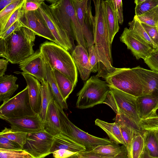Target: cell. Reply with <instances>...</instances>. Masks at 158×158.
<instances>
[{
  "label": "cell",
  "mask_w": 158,
  "mask_h": 158,
  "mask_svg": "<svg viewBox=\"0 0 158 158\" xmlns=\"http://www.w3.org/2000/svg\"><path fill=\"white\" fill-rule=\"evenodd\" d=\"M95 7L93 35L94 46L98 60L97 75L105 77L117 68L113 66L109 31L104 0H93Z\"/></svg>",
  "instance_id": "6da1fadb"
},
{
  "label": "cell",
  "mask_w": 158,
  "mask_h": 158,
  "mask_svg": "<svg viewBox=\"0 0 158 158\" xmlns=\"http://www.w3.org/2000/svg\"><path fill=\"white\" fill-rule=\"evenodd\" d=\"M36 35L27 27H21L5 39L0 38V56L12 64H19L33 54Z\"/></svg>",
  "instance_id": "7a4b0ae2"
},
{
  "label": "cell",
  "mask_w": 158,
  "mask_h": 158,
  "mask_svg": "<svg viewBox=\"0 0 158 158\" xmlns=\"http://www.w3.org/2000/svg\"><path fill=\"white\" fill-rule=\"evenodd\" d=\"M40 50L44 61L64 74L75 87L77 82V68L69 52L55 43L48 41L41 44Z\"/></svg>",
  "instance_id": "3957f363"
},
{
  "label": "cell",
  "mask_w": 158,
  "mask_h": 158,
  "mask_svg": "<svg viewBox=\"0 0 158 158\" xmlns=\"http://www.w3.org/2000/svg\"><path fill=\"white\" fill-rule=\"evenodd\" d=\"M51 11L63 28L78 45L85 49L86 44L81 25L77 17L71 0H47Z\"/></svg>",
  "instance_id": "277c9868"
},
{
  "label": "cell",
  "mask_w": 158,
  "mask_h": 158,
  "mask_svg": "<svg viewBox=\"0 0 158 158\" xmlns=\"http://www.w3.org/2000/svg\"><path fill=\"white\" fill-rule=\"evenodd\" d=\"M110 91V87L106 81L92 76L77 94L76 107L83 109L103 103Z\"/></svg>",
  "instance_id": "5b68a950"
},
{
  "label": "cell",
  "mask_w": 158,
  "mask_h": 158,
  "mask_svg": "<svg viewBox=\"0 0 158 158\" xmlns=\"http://www.w3.org/2000/svg\"><path fill=\"white\" fill-rule=\"evenodd\" d=\"M103 78L110 87L137 97L142 96V84L132 68H117Z\"/></svg>",
  "instance_id": "8992f818"
},
{
  "label": "cell",
  "mask_w": 158,
  "mask_h": 158,
  "mask_svg": "<svg viewBox=\"0 0 158 158\" xmlns=\"http://www.w3.org/2000/svg\"><path fill=\"white\" fill-rule=\"evenodd\" d=\"M110 88L109 93L103 103L109 106L116 115L125 117L139 126L141 119L138 114L137 97L113 88Z\"/></svg>",
  "instance_id": "52a82bcc"
},
{
  "label": "cell",
  "mask_w": 158,
  "mask_h": 158,
  "mask_svg": "<svg viewBox=\"0 0 158 158\" xmlns=\"http://www.w3.org/2000/svg\"><path fill=\"white\" fill-rule=\"evenodd\" d=\"M58 108L61 133L83 146L86 149L111 143L107 139L98 137L82 130L70 121L63 109L59 106Z\"/></svg>",
  "instance_id": "ba28073f"
},
{
  "label": "cell",
  "mask_w": 158,
  "mask_h": 158,
  "mask_svg": "<svg viewBox=\"0 0 158 158\" xmlns=\"http://www.w3.org/2000/svg\"><path fill=\"white\" fill-rule=\"evenodd\" d=\"M30 102L27 87L5 102L0 107V118H20L35 115Z\"/></svg>",
  "instance_id": "9c48e42d"
},
{
  "label": "cell",
  "mask_w": 158,
  "mask_h": 158,
  "mask_svg": "<svg viewBox=\"0 0 158 158\" xmlns=\"http://www.w3.org/2000/svg\"><path fill=\"white\" fill-rule=\"evenodd\" d=\"M39 10L55 37L56 44L67 51L72 52L74 50L73 39L59 23L53 14L49 6L44 2Z\"/></svg>",
  "instance_id": "30bf717a"
},
{
  "label": "cell",
  "mask_w": 158,
  "mask_h": 158,
  "mask_svg": "<svg viewBox=\"0 0 158 158\" xmlns=\"http://www.w3.org/2000/svg\"><path fill=\"white\" fill-rule=\"evenodd\" d=\"M53 138L44 130L28 133L23 149L32 158H44L51 154Z\"/></svg>",
  "instance_id": "8fae6325"
},
{
  "label": "cell",
  "mask_w": 158,
  "mask_h": 158,
  "mask_svg": "<svg viewBox=\"0 0 158 158\" xmlns=\"http://www.w3.org/2000/svg\"><path fill=\"white\" fill-rule=\"evenodd\" d=\"M71 0L87 47L94 45L93 31L94 19L91 12V1Z\"/></svg>",
  "instance_id": "7c38bea8"
},
{
  "label": "cell",
  "mask_w": 158,
  "mask_h": 158,
  "mask_svg": "<svg viewBox=\"0 0 158 158\" xmlns=\"http://www.w3.org/2000/svg\"><path fill=\"white\" fill-rule=\"evenodd\" d=\"M19 20L23 27L28 28L34 31L36 35L56 44L55 37L48 28L39 9L35 11H27L23 8L22 14Z\"/></svg>",
  "instance_id": "4fadbf2b"
},
{
  "label": "cell",
  "mask_w": 158,
  "mask_h": 158,
  "mask_svg": "<svg viewBox=\"0 0 158 158\" xmlns=\"http://www.w3.org/2000/svg\"><path fill=\"white\" fill-rule=\"evenodd\" d=\"M120 40L131 51L137 60L142 58L144 60L156 51L127 27L124 29Z\"/></svg>",
  "instance_id": "5bb4252c"
},
{
  "label": "cell",
  "mask_w": 158,
  "mask_h": 158,
  "mask_svg": "<svg viewBox=\"0 0 158 158\" xmlns=\"http://www.w3.org/2000/svg\"><path fill=\"white\" fill-rule=\"evenodd\" d=\"M23 73L30 75L40 82L46 79V63L42 57L40 49L19 64Z\"/></svg>",
  "instance_id": "9a60e30c"
},
{
  "label": "cell",
  "mask_w": 158,
  "mask_h": 158,
  "mask_svg": "<svg viewBox=\"0 0 158 158\" xmlns=\"http://www.w3.org/2000/svg\"><path fill=\"white\" fill-rule=\"evenodd\" d=\"M1 119L9 123L10 128L16 131L28 134L44 130V123L38 114L18 118Z\"/></svg>",
  "instance_id": "2e32d148"
},
{
  "label": "cell",
  "mask_w": 158,
  "mask_h": 158,
  "mask_svg": "<svg viewBox=\"0 0 158 158\" xmlns=\"http://www.w3.org/2000/svg\"><path fill=\"white\" fill-rule=\"evenodd\" d=\"M137 73L143 85L142 96L158 95V71L138 66L132 68Z\"/></svg>",
  "instance_id": "e0dca14e"
},
{
  "label": "cell",
  "mask_w": 158,
  "mask_h": 158,
  "mask_svg": "<svg viewBox=\"0 0 158 158\" xmlns=\"http://www.w3.org/2000/svg\"><path fill=\"white\" fill-rule=\"evenodd\" d=\"M71 56L81 79L84 81L88 80L92 72V68L87 49L78 45L72 52Z\"/></svg>",
  "instance_id": "ac0fdd59"
},
{
  "label": "cell",
  "mask_w": 158,
  "mask_h": 158,
  "mask_svg": "<svg viewBox=\"0 0 158 158\" xmlns=\"http://www.w3.org/2000/svg\"><path fill=\"white\" fill-rule=\"evenodd\" d=\"M59 106L54 99L50 102L44 123V130L53 136L61 133Z\"/></svg>",
  "instance_id": "d6986e66"
},
{
  "label": "cell",
  "mask_w": 158,
  "mask_h": 158,
  "mask_svg": "<svg viewBox=\"0 0 158 158\" xmlns=\"http://www.w3.org/2000/svg\"><path fill=\"white\" fill-rule=\"evenodd\" d=\"M19 73L23 76L26 82L31 107L36 114H39L41 106V84L33 76Z\"/></svg>",
  "instance_id": "ffe728a7"
},
{
  "label": "cell",
  "mask_w": 158,
  "mask_h": 158,
  "mask_svg": "<svg viewBox=\"0 0 158 158\" xmlns=\"http://www.w3.org/2000/svg\"><path fill=\"white\" fill-rule=\"evenodd\" d=\"M136 102L138 114L141 120L155 114L158 110V95H147L137 97Z\"/></svg>",
  "instance_id": "44dd1931"
},
{
  "label": "cell",
  "mask_w": 158,
  "mask_h": 158,
  "mask_svg": "<svg viewBox=\"0 0 158 158\" xmlns=\"http://www.w3.org/2000/svg\"><path fill=\"white\" fill-rule=\"evenodd\" d=\"M60 149H66L77 153L86 150L84 146L78 143L62 133L53 136L50 153H52L56 150Z\"/></svg>",
  "instance_id": "7402d4cb"
},
{
  "label": "cell",
  "mask_w": 158,
  "mask_h": 158,
  "mask_svg": "<svg viewBox=\"0 0 158 158\" xmlns=\"http://www.w3.org/2000/svg\"><path fill=\"white\" fill-rule=\"evenodd\" d=\"M125 145L120 146L119 144L111 142V143L98 146L94 148L86 149L78 153L80 155H90L99 156H114L120 152Z\"/></svg>",
  "instance_id": "603a6c76"
},
{
  "label": "cell",
  "mask_w": 158,
  "mask_h": 158,
  "mask_svg": "<svg viewBox=\"0 0 158 158\" xmlns=\"http://www.w3.org/2000/svg\"><path fill=\"white\" fill-rule=\"evenodd\" d=\"M95 123V125L99 127L106 132L111 142L121 144L126 146L120 126L117 122H115L110 123L98 118L96 119Z\"/></svg>",
  "instance_id": "cb8c5ba5"
},
{
  "label": "cell",
  "mask_w": 158,
  "mask_h": 158,
  "mask_svg": "<svg viewBox=\"0 0 158 158\" xmlns=\"http://www.w3.org/2000/svg\"><path fill=\"white\" fill-rule=\"evenodd\" d=\"M18 78L13 75L0 77V102H5L10 98L19 87L16 84Z\"/></svg>",
  "instance_id": "d4e9b609"
},
{
  "label": "cell",
  "mask_w": 158,
  "mask_h": 158,
  "mask_svg": "<svg viewBox=\"0 0 158 158\" xmlns=\"http://www.w3.org/2000/svg\"><path fill=\"white\" fill-rule=\"evenodd\" d=\"M106 16L109 31L110 43L119 30L117 14L112 0H104Z\"/></svg>",
  "instance_id": "484cf974"
},
{
  "label": "cell",
  "mask_w": 158,
  "mask_h": 158,
  "mask_svg": "<svg viewBox=\"0 0 158 158\" xmlns=\"http://www.w3.org/2000/svg\"><path fill=\"white\" fill-rule=\"evenodd\" d=\"M45 62L46 68V81L51 88L54 99L63 110H67L68 108L67 104L59 90L54 77L52 69L48 64Z\"/></svg>",
  "instance_id": "4316f807"
},
{
  "label": "cell",
  "mask_w": 158,
  "mask_h": 158,
  "mask_svg": "<svg viewBox=\"0 0 158 158\" xmlns=\"http://www.w3.org/2000/svg\"><path fill=\"white\" fill-rule=\"evenodd\" d=\"M41 106L39 115L44 123L48 106L50 102L54 99L48 82L44 80L41 82Z\"/></svg>",
  "instance_id": "83f0119b"
},
{
  "label": "cell",
  "mask_w": 158,
  "mask_h": 158,
  "mask_svg": "<svg viewBox=\"0 0 158 158\" xmlns=\"http://www.w3.org/2000/svg\"><path fill=\"white\" fill-rule=\"evenodd\" d=\"M52 69L59 90L64 99L66 101L75 87L64 74L55 69Z\"/></svg>",
  "instance_id": "f1b7e54d"
},
{
  "label": "cell",
  "mask_w": 158,
  "mask_h": 158,
  "mask_svg": "<svg viewBox=\"0 0 158 158\" xmlns=\"http://www.w3.org/2000/svg\"><path fill=\"white\" fill-rule=\"evenodd\" d=\"M127 149L128 158H142L145 150V133L135 135Z\"/></svg>",
  "instance_id": "f546056e"
},
{
  "label": "cell",
  "mask_w": 158,
  "mask_h": 158,
  "mask_svg": "<svg viewBox=\"0 0 158 158\" xmlns=\"http://www.w3.org/2000/svg\"><path fill=\"white\" fill-rule=\"evenodd\" d=\"M145 150L151 156L158 158V131H146Z\"/></svg>",
  "instance_id": "4dcf8cb0"
},
{
  "label": "cell",
  "mask_w": 158,
  "mask_h": 158,
  "mask_svg": "<svg viewBox=\"0 0 158 158\" xmlns=\"http://www.w3.org/2000/svg\"><path fill=\"white\" fill-rule=\"evenodd\" d=\"M129 29L133 33L146 42L155 50L157 47L151 40L142 26L140 22L135 15L133 20L128 23Z\"/></svg>",
  "instance_id": "1f68e13d"
},
{
  "label": "cell",
  "mask_w": 158,
  "mask_h": 158,
  "mask_svg": "<svg viewBox=\"0 0 158 158\" xmlns=\"http://www.w3.org/2000/svg\"><path fill=\"white\" fill-rule=\"evenodd\" d=\"M28 133L5 127L0 133V136L13 141L23 148L25 144Z\"/></svg>",
  "instance_id": "d6a6232c"
},
{
  "label": "cell",
  "mask_w": 158,
  "mask_h": 158,
  "mask_svg": "<svg viewBox=\"0 0 158 158\" xmlns=\"http://www.w3.org/2000/svg\"><path fill=\"white\" fill-rule=\"evenodd\" d=\"M136 17L141 23L158 28V6L145 13Z\"/></svg>",
  "instance_id": "836d02e7"
},
{
  "label": "cell",
  "mask_w": 158,
  "mask_h": 158,
  "mask_svg": "<svg viewBox=\"0 0 158 158\" xmlns=\"http://www.w3.org/2000/svg\"><path fill=\"white\" fill-rule=\"evenodd\" d=\"M24 2V0H17L0 11V28L3 26L15 10Z\"/></svg>",
  "instance_id": "e575fe53"
},
{
  "label": "cell",
  "mask_w": 158,
  "mask_h": 158,
  "mask_svg": "<svg viewBox=\"0 0 158 158\" xmlns=\"http://www.w3.org/2000/svg\"><path fill=\"white\" fill-rule=\"evenodd\" d=\"M158 6V0H142L141 2L136 5L135 16L142 15Z\"/></svg>",
  "instance_id": "d590c367"
},
{
  "label": "cell",
  "mask_w": 158,
  "mask_h": 158,
  "mask_svg": "<svg viewBox=\"0 0 158 158\" xmlns=\"http://www.w3.org/2000/svg\"><path fill=\"white\" fill-rule=\"evenodd\" d=\"M139 126L144 130L158 131V112L145 119H141Z\"/></svg>",
  "instance_id": "8d00e7d4"
},
{
  "label": "cell",
  "mask_w": 158,
  "mask_h": 158,
  "mask_svg": "<svg viewBox=\"0 0 158 158\" xmlns=\"http://www.w3.org/2000/svg\"><path fill=\"white\" fill-rule=\"evenodd\" d=\"M0 158H32L30 155L23 150H8L0 148Z\"/></svg>",
  "instance_id": "74e56055"
},
{
  "label": "cell",
  "mask_w": 158,
  "mask_h": 158,
  "mask_svg": "<svg viewBox=\"0 0 158 158\" xmlns=\"http://www.w3.org/2000/svg\"><path fill=\"white\" fill-rule=\"evenodd\" d=\"M23 3L15 10L5 23L0 28V35L5 32L15 23L19 20L22 14Z\"/></svg>",
  "instance_id": "f35d334b"
},
{
  "label": "cell",
  "mask_w": 158,
  "mask_h": 158,
  "mask_svg": "<svg viewBox=\"0 0 158 158\" xmlns=\"http://www.w3.org/2000/svg\"><path fill=\"white\" fill-rule=\"evenodd\" d=\"M120 126L122 135L127 149L129 147L132 139L138 134L133 129L124 126Z\"/></svg>",
  "instance_id": "ab89813d"
},
{
  "label": "cell",
  "mask_w": 158,
  "mask_h": 158,
  "mask_svg": "<svg viewBox=\"0 0 158 158\" xmlns=\"http://www.w3.org/2000/svg\"><path fill=\"white\" fill-rule=\"evenodd\" d=\"M0 148L8 150L23 149V148L16 143L1 136H0Z\"/></svg>",
  "instance_id": "60d3db41"
},
{
  "label": "cell",
  "mask_w": 158,
  "mask_h": 158,
  "mask_svg": "<svg viewBox=\"0 0 158 158\" xmlns=\"http://www.w3.org/2000/svg\"><path fill=\"white\" fill-rule=\"evenodd\" d=\"M141 23L149 37L158 48V28L156 27L150 26L141 22Z\"/></svg>",
  "instance_id": "b9f144b4"
},
{
  "label": "cell",
  "mask_w": 158,
  "mask_h": 158,
  "mask_svg": "<svg viewBox=\"0 0 158 158\" xmlns=\"http://www.w3.org/2000/svg\"><path fill=\"white\" fill-rule=\"evenodd\" d=\"M89 62L92 68V72L96 73L98 71V60L95 50L94 45L88 47Z\"/></svg>",
  "instance_id": "7bdbcfd3"
},
{
  "label": "cell",
  "mask_w": 158,
  "mask_h": 158,
  "mask_svg": "<svg viewBox=\"0 0 158 158\" xmlns=\"http://www.w3.org/2000/svg\"><path fill=\"white\" fill-rule=\"evenodd\" d=\"M144 62L152 70L158 71V52L155 51L147 58Z\"/></svg>",
  "instance_id": "ee69618b"
},
{
  "label": "cell",
  "mask_w": 158,
  "mask_h": 158,
  "mask_svg": "<svg viewBox=\"0 0 158 158\" xmlns=\"http://www.w3.org/2000/svg\"><path fill=\"white\" fill-rule=\"evenodd\" d=\"M44 0H24L23 9L27 11H33L38 10Z\"/></svg>",
  "instance_id": "f6af8a7d"
},
{
  "label": "cell",
  "mask_w": 158,
  "mask_h": 158,
  "mask_svg": "<svg viewBox=\"0 0 158 158\" xmlns=\"http://www.w3.org/2000/svg\"><path fill=\"white\" fill-rule=\"evenodd\" d=\"M23 27L19 20H18L11 25L5 32L0 35V38L5 39L14 31L18 30L21 27Z\"/></svg>",
  "instance_id": "bcb514c9"
},
{
  "label": "cell",
  "mask_w": 158,
  "mask_h": 158,
  "mask_svg": "<svg viewBox=\"0 0 158 158\" xmlns=\"http://www.w3.org/2000/svg\"><path fill=\"white\" fill-rule=\"evenodd\" d=\"M112 0L117 14L118 22L122 24L123 21L122 1L121 0Z\"/></svg>",
  "instance_id": "7dc6e473"
},
{
  "label": "cell",
  "mask_w": 158,
  "mask_h": 158,
  "mask_svg": "<svg viewBox=\"0 0 158 158\" xmlns=\"http://www.w3.org/2000/svg\"><path fill=\"white\" fill-rule=\"evenodd\" d=\"M87 158H128L127 148L125 146L122 151L114 156H99L90 155H81Z\"/></svg>",
  "instance_id": "c3c4849f"
},
{
  "label": "cell",
  "mask_w": 158,
  "mask_h": 158,
  "mask_svg": "<svg viewBox=\"0 0 158 158\" xmlns=\"http://www.w3.org/2000/svg\"><path fill=\"white\" fill-rule=\"evenodd\" d=\"M77 153H75L64 149H59L52 153L55 158H67Z\"/></svg>",
  "instance_id": "681fc988"
},
{
  "label": "cell",
  "mask_w": 158,
  "mask_h": 158,
  "mask_svg": "<svg viewBox=\"0 0 158 158\" xmlns=\"http://www.w3.org/2000/svg\"><path fill=\"white\" fill-rule=\"evenodd\" d=\"M9 61L4 59L0 60V77L5 75Z\"/></svg>",
  "instance_id": "f907efd6"
},
{
  "label": "cell",
  "mask_w": 158,
  "mask_h": 158,
  "mask_svg": "<svg viewBox=\"0 0 158 158\" xmlns=\"http://www.w3.org/2000/svg\"><path fill=\"white\" fill-rule=\"evenodd\" d=\"M16 1L17 0H1L0 1V11L3 9L10 4Z\"/></svg>",
  "instance_id": "816d5d0a"
},
{
  "label": "cell",
  "mask_w": 158,
  "mask_h": 158,
  "mask_svg": "<svg viewBox=\"0 0 158 158\" xmlns=\"http://www.w3.org/2000/svg\"><path fill=\"white\" fill-rule=\"evenodd\" d=\"M142 158H155L150 156L145 150Z\"/></svg>",
  "instance_id": "f5cc1de1"
},
{
  "label": "cell",
  "mask_w": 158,
  "mask_h": 158,
  "mask_svg": "<svg viewBox=\"0 0 158 158\" xmlns=\"http://www.w3.org/2000/svg\"><path fill=\"white\" fill-rule=\"evenodd\" d=\"M77 153H76L73 155H72L67 158H79Z\"/></svg>",
  "instance_id": "db71d44e"
},
{
  "label": "cell",
  "mask_w": 158,
  "mask_h": 158,
  "mask_svg": "<svg viewBox=\"0 0 158 158\" xmlns=\"http://www.w3.org/2000/svg\"><path fill=\"white\" fill-rule=\"evenodd\" d=\"M77 154H78V158H86L85 157H84L81 155H80L79 154H78V153H77Z\"/></svg>",
  "instance_id": "11a10c76"
},
{
  "label": "cell",
  "mask_w": 158,
  "mask_h": 158,
  "mask_svg": "<svg viewBox=\"0 0 158 158\" xmlns=\"http://www.w3.org/2000/svg\"><path fill=\"white\" fill-rule=\"evenodd\" d=\"M156 51L158 52V47Z\"/></svg>",
  "instance_id": "9f6ffc18"
},
{
  "label": "cell",
  "mask_w": 158,
  "mask_h": 158,
  "mask_svg": "<svg viewBox=\"0 0 158 158\" xmlns=\"http://www.w3.org/2000/svg\"></svg>",
  "instance_id": "6f0895ef"
}]
</instances>
